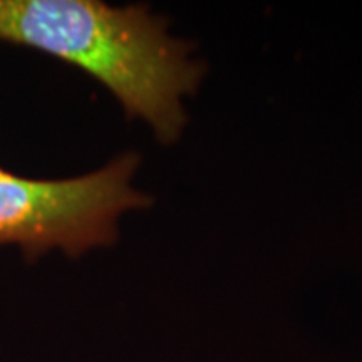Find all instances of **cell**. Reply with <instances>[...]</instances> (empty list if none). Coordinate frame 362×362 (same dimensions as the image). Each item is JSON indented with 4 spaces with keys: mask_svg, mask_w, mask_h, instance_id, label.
Wrapping results in <instances>:
<instances>
[{
    "mask_svg": "<svg viewBox=\"0 0 362 362\" xmlns=\"http://www.w3.org/2000/svg\"><path fill=\"white\" fill-rule=\"evenodd\" d=\"M0 40L24 44L74 64L115 94L161 144L178 141L205 64L168 21L146 6L99 0H0Z\"/></svg>",
    "mask_w": 362,
    "mask_h": 362,
    "instance_id": "1",
    "label": "cell"
},
{
    "mask_svg": "<svg viewBox=\"0 0 362 362\" xmlns=\"http://www.w3.org/2000/svg\"><path fill=\"white\" fill-rule=\"evenodd\" d=\"M138 168V153L67 180H29L0 168V245L17 243L30 260L51 248L79 257L111 245L121 215L153 203L131 183Z\"/></svg>",
    "mask_w": 362,
    "mask_h": 362,
    "instance_id": "2",
    "label": "cell"
}]
</instances>
